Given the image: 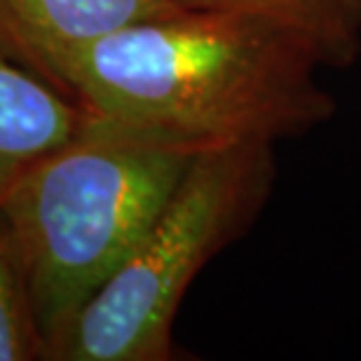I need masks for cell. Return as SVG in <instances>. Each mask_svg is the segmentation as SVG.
Returning a JSON list of instances; mask_svg holds the SVG:
<instances>
[{
	"instance_id": "6da1fadb",
	"label": "cell",
	"mask_w": 361,
	"mask_h": 361,
	"mask_svg": "<svg viewBox=\"0 0 361 361\" xmlns=\"http://www.w3.org/2000/svg\"><path fill=\"white\" fill-rule=\"evenodd\" d=\"M322 63L281 28L230 12L136 21L49 61L94 118L190 150L270 143L322 120Z\"/></svg>"
},
{
	"instance_id": "7a4b0ae2",
	"label": "cell",
	"mask_w": 361,
	"mask_h": 361,
	"mask_svg": "<svg viewBox=\"0 0 361 361\" xmlns=\"http://www.w3.org/2000/svg\"><path fill=\"white\" fill-rule=\"evenodd\" d=\"M195 155L87 113L73 139L5 192L0 226L24 272L45 359L153 228Z\"/></svg>"
},
{
	"instance_id": "3957f363",
	"label": "cell",
	"mask_w": 361,
	"mask_h": 361,
	"mask_svg": "<svg viewBox=\"0 0 361 361\" xmlns=\"http://www.w3.org/2000/svg\"><path fill=\"white\" fill-rule=\"evenodd\" d=\"M268 146L240 143L195 155L153 228L78 312L47 359H167L185 288L261 197Z\"/></svg>"
},
{
	"instance_id": "277c9868",
	"label": "cell",
	"mask_w": 361,
	"mask_h": 361,
	"mask_svg": "<svg viewBox=\"0 0 361 361\" xmlns=\"http://www.w3.org/2000/svg\"><path fill=\"white\" fill-rule=\"evenodd\" d=\"M178 12L185 7L176 0H0V49L45 78L49 61L68 49Z\"/></svg>"
},
{
	"instance_id": "5b68a950",
	"label": "cell",
	"mask_w": 361,
	"mask_h": 361,
	"mask_svg": "<svg viewBox=\"0 0 361 361\" xmlns=\"http://www.w3.org/2000/svg\"><path fill=\"white\" fill-rule=\"evenodd\" d=\"M87 113L0 49V200L35 162L80 132Z\"/></svg>"
},
{
	"instance_id": "8992f818",
	"label": "cell",
	"mask_w": 361,
	"mask_h": 361,
	"mask_svg": "<svg viewBox=\"0 0 361 361\" xmlns=\"http://www.w3.org/2000/svg\"><path fill=\"white\" fill-rule=\"evenodd\" d=\"M185 10L261 19L300 40L322 63H345L359 49L361 0H176Z\"/></svg>"
},
{
	"instance_id": "52a82bcc",
	"label": "cell",
	"mask_w": 361,
	"mask_h": 361,
	"mask_svg": "<svg viewBox=\"0 0 361 361\" xmlns=\"http://www.w3.org/2000/svg\"><path fill=\"white\" fill-rule=\"evenodd\" d=\"M45 359L17 254L0 226V361Z\"/></svg>"
}]
</instances>
